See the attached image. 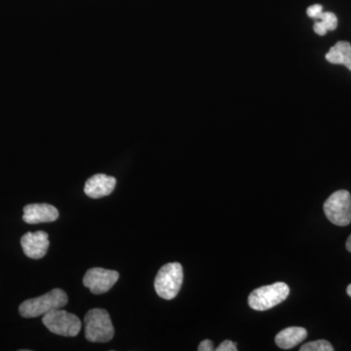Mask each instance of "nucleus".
Wrapping results in <instances>:
<instances>
[{
  "label": "nucleus",
  "instance_id": "f257e3e1",
  "mask_svg": "<svg viewBox=\"0 0 351 351\" xmlns=\"http://www.w3.org/2000/svg\"><path fill=\"white\" fill-rule=\"evenodd\" d=\"M69 298L62 289H53L50 292L21 304L19 313L25 318H36L53 309L62 308L68 304Z\"/></svg>",
  "mask_w": 351,
  "mask_h": 351
},
{
  "label": "nucleus",
  "instance_id": "f03ea898",
  "mask_svg": "<svg viewBox=\"0 0 351 351\" xmlns=\"http://www.w3.org/2000/svg\"><path fill=\"white\" fill-rule=\"evenodd\" d=\"M85 338L91 343H108L114 336L112 319L107 311L93 308L84 316Z\"/></svg>",
  "mask_w": 351,
  "mask_h": 351
},
{
  "label": "nucleus",
  "instance_id": "7ed1b4c3",
  "mask_svg": "<svg viewBox=\"0 0 351 351\" xmlns=\"http://www.w3.org/2000/svg\"><path fill=\"white\" fill-rule=\"evenodd\" d=\"M184 281V270L181 263H170L159 269L154 280V289L159 297L173 300L181 290Z\"/></svg>",
  "mask_w": 351,
  "mask_h": 351
},
{
  "label": "nucleus",
  "instance_id": "20e7f679",
  "mask_svg": "<svg viewBox=\"0 0 351 351\" xmlns=\"http://www.w3.org/2000/svg\"><path fill=\"white\" fill-rule=\"evenodd\" d=\"M289 294H290V288L284 282L263 286V287L256 289L249 295V306L254 311H267L285 301Z\"/></svg>",
  "mask_w": 351,
  "mask_h": 351
},
{
  "label": "nucleus",
  "instance_id": "39448f33",
  "mask_svg": "<svg viewBox=\"0 0 351 351\" xmlns=\"http://www.w3.org/2000/svg\"><path fill=\"white\" fill-rule=\"evenodd\" d=\"M43 323L51 332L63 337H76L82 327V321L75 314L61 308L44 314Z\"/></svg>",
  "mask_w": 351,
  "mask_h": 351
},
{
  "label": "nucleus",
  "instance_id": "423d86ee",
  "mask_svg": "<svg viewBox=\"0 0 351 351\" xmlns=\"http://www.w3.org/2000/svg\"><path fill=\"white\" fill-rule=\"evenodd\" d=\"M324 213L334 225L346 226L351 223V195L348 191H336L324 203Z\"/></svg>",
  "mask_w": 351,
  "mask_h": 351
},
{
  "label": "nucleus",
  "instance_id": "0eeeda50",
  "mask_svg": "<svg viewBox=\"0 0 351 351\" xmlns=\"http://www.w3.org/2000/svg\"><path fill=\"white\" fill-rule=\"evenodd\" d=\"M119 279V274L115 270L94 267L85 274L83 284L93 294L101 295L108 292Z\"/></svg>",
  "mask_w": 351,
  "mask_h": 351
},
{
  "label": "nucleus",
  "instance_id": "6e6552de",
  "mask_svg": "<svg viewBox=\"0 0 351 351\" xmlns=\"http://www.w3.org/2000/svg\"><path fill=\"white\" fill-rule=\"evenodd\" d=\"M23 251L27 257L32 260L43 258L49 248L48 233L38 230L36 232H27L21 239Z\"/></svg>",
  "mask_w": 351,
  "mask_h": 351
},
{
  "label": "nucleus",
  "instance_id": "1a4fd4ad",
  "mask_svg": "<svg viewBox=\"0 0 351 351\" xmlns=\"http://www.w3.org/2000/svg\"><path fill=\"white\" fill-rule=\"evenodd\" d=\"M59 215L56 207L46 203H36V204H29L24 207L23 221L29 225L51 223V221H57Z\"/></svg>",
  "mask_w": 351,
  "mask_h": 351
},
{
  "label": "nucleus",
  "instance_id": "9d476101",
  "mask_svg": "<svg viewBox=\"0 0 351 351\" xmlns=\"http://www.w3.org/2000/svg\"><path fill=\"white\" fill-rule=\"evenodd\" d=\"M306 14L311 19L318 20L313 25V31L318 36H325L328 32L335 31L338 27V17L332 12H323V6L320 4L309 6Z\"/></svg>",
  "mask_w": 351,
  "mask_h": 351
},
{
  "label": "nucleus",
  "instance_id": "9b49d317",
  "mask_svg": "<svg viewBox=\"0 0 351 351\" xmlns=\"http://www.w3.org/2000/svg\"><path fill=\"white\" fill-rule=\"evenodd\" d=\"M117 186V179L105 174L92 176L85 184V195L93 199L105 197L112 193Z\"/></svg>",
  "mask_w": 351,
  "mask_h": 351
},
{
  "label": "nucleus",
  "instance_id": "f8f14e48",
  "mask_svg": "<svg viewBox=\"0 0 351 351\" xmlns=\"http://www.w3.org/2000/svg\"><path fill=\"white\" fill-rule=\"evenodd\" d=\"M307 337L304 328L289 327L276 335V343L282 350H291L304 341Z\"/></svg>",
  "mask_w": 351,
  "mask_h": 351
},
{
  "label": "nucleus",
  "instance_id": "ddd939ff",
  "mask_svg": "<svg viewBox=\"0 0 351 351\" xmlns=\"http://www.w3.org/2000/svg\"><path fill=\"white\" fill-rule=\"evenodd\" d=\"M326 60L331 64H343L351 71V44L348 41H338L330 48Z\"/></svg>",
  "mask_w": 351,
  "mask_h": 351
},
{
  "label": "nucleus",
  "instance_id": "4468645a",
  "mask_svg": "<svg viewBox=\"0 0 351 351\" xmlns=\"http://www.w3.org/2000/svg\"><path fill=\"white\" fill-rule=\"evenodd\" d=\"M301 351H332L334 348L331 343L325 339H318V341H311V343H304L300 348Z\"/></svg>",
  "mask_w": 351,
  "mask_h": 351
},
{
  "label": "nucleus",
  "instance_id": "2eb2a0df",
  "mask_svg": "<svg viewBox=\"0 0 351 351\" xmlns=\"http://www.w3.org/2000/svg\"><path fill=\"white\" fill-rule=\"evenodd\" d=\"M217 351H237V343H233L232 341H228V339H226V341H223V343H221L218 346V348H216Z\"/></svg>",
  "mask_w": 351,
  "mask_h": 351
},
{
  "label": "nucleus",
  "instance_id": "dca6fc26",
  "mask_svg": "<svg viewBox=\"0 0 351 351\" xmlns=\"http://www.w3.org/2000/svg\"><path fill=\"white\" fill-rule=\"evenodd\" d=\"M198 351H213L215 350L213 343L210 339H205L201 341L197 348Z\"/></svg>",
  "mask_w": 351,
  "mask_h": 351
},
{
  "label": "nucleus",
  "instance_id": "f3484780",
  "mask_svg": "<svg viewBox=\"0 0 351 351\" xmlns=\"http://www.w3.org/2000/svg\"><path fill=\"white\" fill-rule=\"evenodd\" d=\"M346 249H348V251L351 253V234L350 235V237H348V241H346Z\"/></svg>",
  "mask_w": 351,
  "mask_h": 351
},
{
  "label": "nucleus",
  "instance_id": "a211bd4d",
  "mask_svg": "<svg viewBox=\"0 0 351 351\" xmlns=\"http://www.w3.org/2000/svg\"><path fill=\"white\" fill-rule=\"evenodd\" d=\"M346 292H348V295L351 298V284H350L348 289H346Z\"/></svg>",
  "mask_w": 351,
  "mask_h": 351
}]
</instances>
